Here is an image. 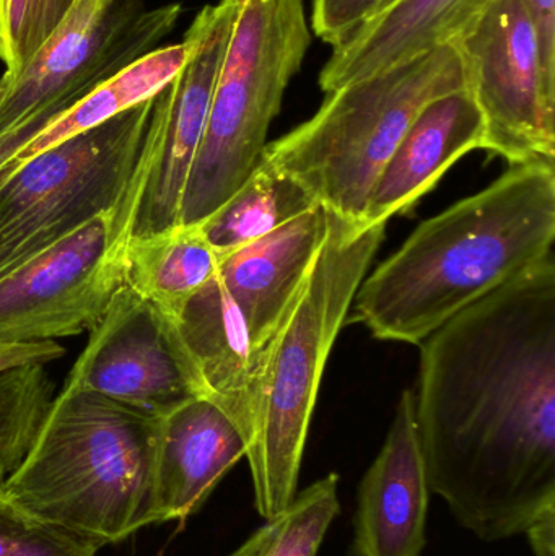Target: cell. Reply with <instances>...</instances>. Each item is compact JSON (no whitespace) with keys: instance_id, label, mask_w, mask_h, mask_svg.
I'll use <instances>...</instances> for the list:
<instances>
[{"instance_id":"20","label":"cell","mask_w":555,"mask_h":556,"mask_svg":"<svg viewBox=\"0 0 555 556\" xmlns=\"http://www.w3.org/2000/svg\"><path fill=\"white\" fill-rule=\"evenodd\" d=\"M188 41L153 49L149 54L137 59L133 64L98 85L93 91L68 108L58 119L52 121L31 142L26 143L9 163L0 166V176L13 166L26 162L31 156L93 129L130 108L153 100L166 85L175 80L189 59Z\"/></svg>"},{"instance_id":"21","label":"cell","mask_w":555,"mask_h":556,"mask_svg":"<svg viewBox=\"0 0 555 556\" xmlns=\"http://www.w3.org/2000/svg\"><path fill=\"white\" fill-rule=\"evenodd\" d=\"M318 204L297 179L261 156L250 178L199 228L222 260Z\"/></svg>"},{"instance_id":"10","label":"cell","mask_w":555,"mask_h":556,"mask_svg":"<svg viewBox=\"0 0 555 556\" xmlns=\"http://www.w3.org/2000/svg\"><path fill=\"white\" fill-rule=\"evenodd\" d=\"M453 45L484 121L482 150L510 166L554 163L555 77L521 0H492Z\"/></svg>"},{"instance_id":"24","label":"cell","mask_w":555,"mask_h":556,"mask_svg":"<svg viewBox=\"0 0 555 556\" xmlns=\"http://www.w3.org/2000/svg\"><path fill=\"white\" fill-rule=\"evenodd\" d=\"M77 0H0V61L22 71L58 29Z\"/></svg>"},{"instance_id":"7","label":"cell","mask_w":555,"mask_h":556,"mask_svg":"<svg viewBox=\"0 0 555 556\" xmlns=\"http://www.w3.org/2000/svg\"><path fill=\"white\" fill-rule=\"evenodd\" d=\"M152 108H130L0 176V277L119 205Z\"/></svg>"},{"instance_id":"12","label":"cell","mask_w":555,"mask_h":556,"mask_svg":"<svg viewBox=\"0 0 555 556\" xmlns=\"http://www.w3.org/2000/svg\"><path fill=\"white\" fill-rule=\"evenodd\" d=\"M65 388L91 392L163 417L201 397L175 327L149 301L123 285L75 362Z\"/></svg>"},{"instance_id":"9","label":"cell","mask_w":555,"mask_h":556,"mask_svg":"<svg viewBox=\"0 0 555 556\" xmlns=\"http://www.w3.org/2000/svg\"><path fill=\"white\" fill-rule=\"evenodd\" d=\"M181 12L179 3L150 9L146 0H77L28 64L0 77V134L87 97L159 48Z\"/></svg>"},{"instance_id":"13","label":"cell","mask_w":555,"mask_h":556,"mask_svg":"<svg viewBox=\"0 0 555 556\" xmlns=\"http://www.w3.org/2000/svg\"><path fill=\"white\" fill-rule=\"evenodd\" d=\"M430 495L414 392L404 391L383 447L358 485L352 555L422 556Z\"/></svg>"},{"instance_id":"19","label":"cell","mask_w":555,"mask_h":556,"mask_svg":"<svg viewBox=\"0 0 555 556\" xmlns=\"http://www.w3.org/2000/svg\"><path fill=\"white\" fill-rule=\"evenodd\" d=\"M220 256L199 225H176L147 237H133L126 251L124 285L169 320L214 280Z\"/></svg>"},{"instance_id":"30","label":"cell","mask_w":555,"mask_h":556,"mask_svg":"<svg viewBox=\"0 0 555 556\" xmlns=\"http://www.w3.org/2000/svg\"><path fill=\"white\" fill-rule=\"evenodd\" d=\"M524 535L530 542L533 556H555V508L531 522Z\"/></svg>"},{"instance_id":"14","label":"cell","mask_w":555,"mask_h":556,"mask_svg":"<svg viewBox=\"0 0 555 556\" xmlns=\"http://www.w3.org/2000/svg\"><path fill=\"white\" fill-rule=\"evenodd\" d=\"M172 324L199 395L230 418L244 443L253 424L264 353L220 278L201 288Z\"/></svg>"},{"instance_id":"5","label":"cell","mask_w":555,"mask_h":556,"mask_svg":"<svg viewBox=\"0 0 555 556\" xmlns=\"http://www.w3.org/2000/svg\"><path fill=\"white\" fill-rule=\"evenodd\" d=\"M465 88L458 49L440 46L328 93L308 121L267 143L263 159L297 179L326 211L364 224L375 182L417 114Z\"/></svg>"},{"instance_id":"28","label":"cell","mask_w":555,"mask_h":556,"mask_svg":"<svg viewBox=\"0 0 555 556\" xmlns=\"http://www.w3.org/2000/svg\"><path fill=\"white\" fill-rule=\"evenodd\" d=\"M75 103L58 104V106L49 108L42 113L36 114L31 119L20 124L15 129L9 132L0 134V166L9 163L26 143L31 142L41 130H45L52 121L58 119L64 111L74 106Z\"/></svg>"},{"instance_id":"17","label":"cell","mask_w":555,"mask_h":556,"mask_svg":"<svg viewBox=\"0 0 555 556\" xmlns=\"http://www.w3.org/2000/svg\"><path fill=\"white\" fill-rule=\"evenodd\" d=\"M482 143L484 121L468 88L427 104L381 169L364 224H388L409 211L462 156L482 150Z\"/></svg>"},{"instance_id":"22","label":"cell","mask_w":555,"mask_h":556,"mask_svg":"<svg viewBox=\"0 0 555 556\" xmlns=\"http://www.w3.org/2000/svg\"><path fill=\"white\" fill-rule=\"evenodd\" d=\"M341 513L339 476L316 480L227 556H316Z\"/></svg>"},{"instance_id":"16","label":"cell","mask_w":555,"mask_h":556,"mask_svg":"<svg viewBox=\"0 0 555 556\" xmlns=\"http://www.w3.org/2000/svg\"><path fill=\"white\" fill-rule=\"evenodd\" d=\"M321 204L248 247L222 257L218 278L266 355L328 233Z\"/></svg>"},{"instance_id":"26","label":"cell","mask_w":555,"mask_h":556,"mask_svg":"<svg viewBox=\"0 0 555 556\" xmlns=\"http://www.w3.org/2000/svg\"><path fill=\"white\" fill-rule=\"evenodd\" d=\"M393 0H313L312 28L326 45L338 48Z\"/></svg>"},{"instance_id":"23","label":"cell","mask_w":555,"mask_h":556,"mask_svg":"<svg viewBox=\"0 0 555 556\" xmlns=\"http://www.w3.org/2000/svg\"><path fill=\"white\" fill-rule=\"evenodd\" d=\"M52 394L45 366L25 365L0 372V489L28 451Z\"/></svg>"},{"instance_id":"6","label":"cell","mask_w":555,"mask_h":556,"mask_svg":"<svg viewBox=\"0 0 555 556\" xmlns=\"http://www.w3.org/2000/svg\"><path fill=\"white\" fill-rule=\"evenodd\" d=\"M310 45L305 0H241L179 224H202L260 165L270 124Z\"/></svg>"},{"instance_id":"4","label":"cell","mask_w":555,"mask_h":556,"mask_svg":"<svg viewBox=\"0 0 555 556\" xmlns=\"http://www.w3.org/2000/svg\"><path fill=\"white\" fill-rule=\"evenodd\" d=\"M328 214L325 241L264 355L244 441L254 508L263 519L282 513L299 493L326 363L387 233V224H355Z\"/></svg>"},{"instance_id":"27","label":"cell","mask_w":555,"mask_h":556,"mask_svg":"<svg viewBox=\"0 0 555 556\" xmlns=\"http://www.w3.org/2000/svg\"><path fill=\"white\" fill-rule=\"evenodd\" d=\"M65 355L64 346L54 340L46 342H5L0 340V372L25 365H48Z\"/></svg>"},{"instance_id":"2","label":"cell","mask_w":555,"mask_h":556,"mask_svg":"<svg viewBox=\"0 0 555 556\" xmlns=\"http://www.w3.org/2000/svg\"><path fill=\"white\" fill-rule=\"evenodd\" d=\"M554 163L512 165L414 230L362 280L354 317L377 339L420 345L440 326L554 253Z\"/></svg>"},{"instance_id":"11","label":"cell","mask_w":555,"mask_h":556,"mask_svg":"<svg viewBox=\"0 0 555 556\" xmlns=\"http://www.w3.org/2000/svg\"><path fill=\"white\" fill-rule=\"evenodd\" d=\"M240 3L218 0L195 15L185 35L191 48L188 62L153 98L146 136L149 168L133 237L160 233L179 225L182 195L204 137L212 94Z\"/></svg>"},{"instance_id":"25","label":"cell","mask_w":555,"mask_h":556,"mask_svg":"<svg viewBox=\"0 0 555 556\" xmlns=\"http://www.w3.org/2000/svg\"><path fill=\"white\" fill-rule=\"evenodd\" d=\"M87 539L38 521L0 500V556H97Z\"/></svg>"},{"instance_id":"3","label":"cell","mask_w":555,"mask_h":556,"mask_svg":"<svg viewBox=\"0 0 555 556\" xmlns=\"http://www.w3.org/2000/svg\"><path fill=\"white\" fill-rule=\"evenodd\" d=\"M159 427L160 417L64 386L0 500L98 547L124 541L155 525Z\"/></svg>"},{"instance_id":"29","label":"cell","mask_w":555,"mask_h":556,"mask_svg":"<svg viewBox=\"0 0 555 556\" xmlns=\"http://www.w3.org/2000/svg\"><path fill=\"white\" fill-rule=\"evenodd\" d=\"M533 20L547 72L555 77V0H521Z\"/></svg>"},{"instance_id":"18","label":"cell","mask_w":555,"mask_h":556,"mask_svg":"<svg viewBox=\"0 0 555 556\" xmlns=\"http://www.w3.org/2000/svg\"><path fill=\"white\" fill-rule=\"evenodd\" d=\"M492 0H393L335 48L319 74L326 94L452 45Z\"/></svg>"},{"instance_id":"1","label":"cell","mask_w":555,"mask_h":556,"mask_svg":"<svg viewBox=\"0 0 555 556\" xmlns=\"http://www.w3.org/2000/svg\"><path fill=\"white\" fill-rule=\"evenodd\" d=\"M430 492L485 544L555 508V257L420 343L414 392Z\"/></svg>"},{"instance_id":"15","label":"cell","mask_w":555,"mask_h":556,"mask_svg":"<svg viewBox=\"0 0 555 556\" xmlns=\"http://www.w3.org/2000/svg\"><path fill=\"white\" fill-rule=\"evenodd\" d=\"M247 454L230 418L204 397L189 399L160 417L153 467L155 525L198 513Z\"/></svg>"},{"instance_id":"8","label":"cell","mask_w":555,"mask_h":556,"mask_svg":"<svg viewBox=\"0 0 555 556\" xmlns=\"http://www.w3.org/2000/svg\"><path fill=\"white\" fill-rule=\"evenodd\" d=\"M149 150L114 211L0 277V340L46 342L93 329L124 285Z\"/></svg>"}]
</instances>
